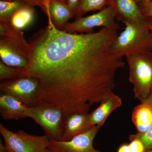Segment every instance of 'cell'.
<instances>
[{
	"label": "cell",
	"instance_id": "6da1fadb",
	"mask_svg": "<svg viewBox=\"0 0 152 152\" xmlns=\"http://www.w3.org/2000/svg\"><path fill=\"white\" fill-rule=\"evenodd\" d=\"M46 14L48 25L29 40V62L20 77L39 82L34 106L56 105L66 117L88 113L93 105L114 93L117 72L124 68L122 57L112 49L118 30L102 28L96 32H66L57 29L48 12Z\"/></svg>",
	"mask_w": 152,
	"mask_h": 152
},
{
	"label": "cell",
	"instance_id": "7a4b0ae2",
	"mask_svg": "<svg viewBox=\"0 0 152 152\" xmlns=\"http://www.w3.org/2000/svg\"><path fill=\"white\" fill-rule=\"evenodd\" d=\"M124 30L117 37L113 51L118 56L152 51V35L144 22L124 21Z\"/></svg>",
	"mask_w": 152,
	"mask_h": 152
},
{
	"label": "cell",
	"instance_id": "3957f363",
	"mask_svg": "<svg viewBox=\"0 0 152 152\" xmlns=\"http://www.w3.org/2000/svg\"><path fill=\"white\" fill-rule=\"evenodd\" d=\"M126 58L134 96L141 102L146 98L152 86V52L129 55Z\"/></svg>",
	"mask_w": 152,
	"mask_h": 152
},
{
	"label": "cell",
	"instance_id": "277c9868",
	"mask_svg": "<svg viewBox=\"0 0 152 152\" xmlns=\"http://www.w3.org/2000/svg\"><path fill=\"white\" fill-rule=\"evenodd\" d=\"M28 118L43 130L45 135L50 140L60 141L66 118L61 108L53 104H39L28 107Z\"/></svg>",
	"mask_w": 152,
	"mask_h": 152
},
{
	"label": "cell",
	"instance_id": "5b68a950",
	"mask_svg": "<svg viewBox=\"0 0 152 152\" xmlns=\"http://www.w3.org/2000/svg\"><path fill=\"white\" fill-rule=\"evenodd\" d=\"M29 43L23 32L10 37L0 36L1 61L7 65L25 68L29 62L31 56Z\"/></svg>",
	"mask_w": 152,
	"mask_h": 152
},
{
	"label": "cell",
	"instance_id": "8992f818",
	"mask_svg": "<svg viewBox=\"0 0 152 152\" xmlns=\"http://www.w3.org/2000/svg\"><path fill=\"white\" fill-rule=\"evenodd\" d=\"M0 134L8 152H43L50 140L46 136L35 135L20 130L14 132L0 124Z\"/></svg>",
	"mask_w": 152,
	"mask_h": 152
},
{
	"label": "cell",
	"instance_id": "52a82bcc",
	"mask_svg": "<svg viewBox=\"0 0 152 152\" xmlns=\"http://www.w3.org/2000/svg\"><path fill=\"white\" fill-rule=\"evenodd\" d=\"M116 17L115 9L110 4L96 13L78 17L74 22L68 23L62 30L69 33H88L92 32L94 28L99 27L118 30L120 27L115 20Z\"/></svg>",
	"mask_w": 152,
	"mask_h": 152
},
{
	"label": "cell",
	"instance_id": "ba28073f",
	"mask_svg": "<svg viewBox=\"0 0 152 152\" xmlns=\"http://www.w3.org/2000/svg\"><path fill=\"white\" fill-rule=\"evenodd\" d=\"M39 90L37 80L30 77H23L2 81L0 90L17 98L28 107H32Z\"/></svg>",
	"mask_w": 152,
	"mask_h": 152
},
{
	"label": "cell",
	"instance_id": "9c48e42d",
	"mask_svg": "<svg viewBox=\"0 0 152 152\" xmlns=\"http://www.w3.org/2000/svg\"><path fill=\"white\" fill-rule=\"evenodd\" d=\"M101 127L93 126L68 141L50 140L48 148L54 152H102L93 145V142Z\"/></svg>",
	"mask_w": 152,
	"mask_h": 152
},
{
	"label": "cell",
	"instance_id": "30bf717a",
	"mask_svg": "<svg viewBox=\"0 0 152 152\" xmlns=\"http://www.w3.org/2000/svg\"><path fill=\"white\" fill-rule=\"evenodd\" d=\"M28 107L10 94L0 96V114L3 120H18L28 118Z\"/></svg>",
	"mask_w": 152,
	"mask_h": 152
},
{
	"label": "cell",
	"instance_id": "8fae6325",
	"mask_svg": "<svg viewBox=\"0 0 152 152\" xmlns=\"http://www.w3.org/2000/svg\"><path fill=\"white\" fill-rule=\"evenodd\" d=\"M122 104V100L119 96L113 93L108 98L103 101L96 110L89 114V127L94 126H103L109 116Z\"/></svg>",
	"mask_w": 152,
	"mask_h": 152
},
{
	"label": "cell",
	"instance_id": "7c38bea8",
	"mask_svg": "<svg viewBox=\"0 0 152 152\" xmlns=\"http://www.w3.org/2000/svg\"><path fill=\"white\" fill-rule=\"evenodd\" d=\"M43 10L48 12L53 23L60 30H62L68 20L75 15L66 3L57 0H45Z\"/></svg>",
	"mask_w": 152,
	"mask_h": 152
},
{
	"label": "cell",
	"instance_id": "4fadbf2b",
	"mask_svg": "<svg viewBox=\"0 0 152 152\" xmlns=\"http://www.w3.org/2000/svg\"><path fill=\"white\" fill-rule=\"evenodd\" d=\"M88 113H75L66 117L60 141H68L91 127L88 125Z\"/></svg>",
	"mask_w": 152,
	"mask_h": 152
},
{
	"label": "cell",
	"instance_id": "5bb4252c",
	"mask_svg": "<svg viewBox=\"0 0 152 152\" xmlns=\"http://www.w3.org/2000/svg\"><path fill=\"white\" fill-rule=\"evenodd\" d=\"M136 0H113L111 4L115 9L117 17L121 21H144L145 17L142 13Z\"/></svg>",
	"mask_w": 152,
	"mask_h": 152
},
{
	"label": "cell",
	"instance_id": "9a60e30c",
	"mask_svg": "<svg viewBox=\"0 0 152 152\" xmlns=\"http://www.w3.org/2000/svg\"><path fill=\"white\" fill-rule=\"evenodd\" d=\"M132 121L137 132L143 133L152 126V106L141 103L133 109Z\"/></svg>",
	"mask_w": 152,
	"mask_h": 152
},
{
	"label": "cell",
	"instance_id": "2e32d148",
	"mask_svg": "<svg viewBox=\"0 0 152 152\" xmlns=\"http://www.w3.org/2000/svg\"><path fill=\"white\" fill-rule=\"evenodd\" d=\"M34 10L31 6L26 4L17 10L11 18L10 23L18 29H23L32 23Z\"/></svg>",
	"mask_w": 152,
	"mask_h": 152
},
{
	"label": "cell",
	"instance_id": "e0dca14e",
	"mask_svg": "<svg viewBox=\"0 0 152 152\" xmlns=\"http://www.w3.org/2000/svg\"><path fill=\"white\" fill-rule=\"evenodd\" d=\"M113 0H80L76 12L78 17H82L88 12L104 9L110 4Z\"/></svg>",
	"mask_w": 152,
	"mask_h": 152
},
{
	"label": "cell",
	"instance_id": "ac0fdd59",
	"mask_svg": "<svg viewBox=\"0 0 152 152\" xmlns=\"http://www.w3.org/2000/svg\"><path fill=\"white\" fill-rule=\"evenodd\" d=\"M27 4L20 1H0V22H10L14 13L23 6ZM28 5V4H27Z\"/></svg>",
	"mask_w": 152,
	"mask_h": 152
},
{
	"label": "cell",
	"instance_id": "d6986e66",
	"mask_svg": "<svg viewBox=\"0 0 152 152\" xmlns=\"http://www.w3.org/2000/svg\"><path fill=\"white\" fill-rule=\"evenodd\" d=\"M24 69L10 66L0 61V80L2 81L20 77Z\"/></svg>",
	"mask_w": 152,
	"mask_h": 152
},
{
	"label": "cell",
	"instance_id": "ffe728a7",
	"mask_svg": "<svg viewBox=\"0 0 152 152\" xmlns=\"http://www.w3.org/2000/svg\"><path fill=\"white\" fill-rule=\"evenodd\" d=\"M137 139L140 140L144 144L146 150L147 151L152 150V126L145 132L139 133L131 134L129 136V140Z\"/></svg>",
	"mask_w": 152,
	"mask_h": 152
},
{
	"label": "cell",
	"instance_id": "44dd1931",
	"mask_svg": "<svg viewBox=\"0 0 152 152\" xmlns=\"http://www.w3.org/2000/svg\"><path fill=\"white\" fill-rule=\"evenodd\" d=\"M129 144L132 152H146L144 144L140 140L133 139L130 140Z\"/></svg>",
	"mask_w": 152,
	"mask_h": 152
},
{
	"label": "cell",
	"instance_id": "7402d4cb",
	"mask_svg": "<svg viewBox=\"0 0 152 152\" xmlns=\"http://www.w3.org/2000/svg\"><path fill=\"white\" fill-rule=\"evenodd\" d=\"M140 7L144 17H152V1L145 2L142 0Z\"/></svg>",
	"mask_w": 152,
	"mask_h": 152
},
{
	"label": "cell",
	"instance_id": "603a6c76",
	"mask_svg": "<svg viewBox=\"0 0 152 152\" xmlns=\"http://www.w3.org/2000/svg\"><path fill=\"white\" fill-rule=\"evenodd\" d=\"M4 1H22L26 3L27 4L31 6V7H34L38 6V7H40L43 10V8L44 1H45V0H4Z\"/></svg>",
	"mask_w": 152,
	"mask_h": 152
},
{
	"label": "cell",
	"instance_id": "cb8c5ba5",
	"mask_svg": "<svg viewBox=\"0 0 152 152\" xmlns=\"http://www.w3.org/2000/svg\"><path fill=\"white\" fill-rule=\"evenodd\" d=\"M67 4L73 12L76 13L80 0H66Z\"/></svg>",
	"mask_w": 152,
	"mask_h": 152
},
{
	"label": "cell",
	"instance_id": "d4e9b609",
	"mask_svg": "<svg viewBox=\"0 0 152 152\" xmlns=\"http://www.w3.org/2000/svg\"><path fill=\"white\" fill-rule=\"evenodd\" d=\"M141 103H144L148 104L152 106V86L150 90V92L145 99L141 102Z\"/></svg>",
	"mask_w": 152,
	"mask_h": 152
},
{
	"label": "cell",
	"instance_id": "484cf974",
	"mask_svg": "<svg viewBox=\"0 0 152 152\" xmlns=\"http://www.w3.org/2000/svg\"><path fill=\"white\" fill-rule=\"evenodd\" d=\"M117 152H132L129 144H124L120 146Z\"/></svg>",
	"mask_w": 152,
	"mask_h": 152
},
{
	"label": "cell",
	"instance_id": "4316f807",
	"mask_svg": "<svg viewBox=\"0 0 152 152\" xmlns=\"http://www.w3.org/2000/svg\"><path fill=\"white\" fill-rule=\"evenodd\" d=\"M144 23L151 31H152V17H145Z\"/></svg>",
	"mask_w": 152,
	"mask_h": 152
},
{
	"label": "cell",
	"instance_id": "83f0119b",
	"mask_svg": "<svg viewBox=\"0 0 152 152\" xmlns=\"http://www.w3.org/2000/svg\"><path fill=\"white\" fill-rule=\"evenodd\" d=\"M0 152H8L4 144H3L1 139L0 140Z\"/></svg>",
	"mask_w": 152,
	"mask_h": 152
},
{
	"label": "cell",
	"instance_id": "f1b7e54d",
	"mask_svg": "<svg viewBox=\"0 0 152 152\" xmlns=\"http://www.w3.org/2000/svg\"><path fill=\"white\" fill-rule=\"evenodd\" d=\"M43 152H54L53 151H52L49 148H48L46 149Z\"/></svg>",
	"mask_w": 152,
	"mask_h": 152
},
{
	"label": "cell",
	"instance_id": "f546056e",
	"mask_svg": "<svg viewBox=\"0 0 152 152\" xmlns=\"http://www.w3.org/2000/svg\"><path fill=\"white\" fill-rule=\"evenodd\" d=\"M57 1H59L61 2L66 3V0H57Z\"/></svg>",
	"mask_w": 152,
	"mask_h": 152
},
{
	"label": "cell",
	"instance_id": "4dcf8cb0",
	"mask_svg": "<svg viewBox=\"0 0 152 152\" xmlns=\"http://www.w3.org/2000/svg\"><path fill=\"white\" fill-rule=\"evenodd\" d=\"M145 2H149L151 1L152 0H143Z\"/></svg>",
	"mask_w": 152,
	"mask_h": 152
},
{
	"label": "cell",
	"instance_id": "1f68e13d",
	"mask_svg": "<svg viewBox=\"0 0 152 152\" xmlns=\"http://www.w3.org/2000/svg\"><path fill=\"white\" fill-rule=\"evenodd\" d=\"M142 0H136V1L137 3H141V2Z\"/></svg>",
	"mask_w": 152,
	"mask_h": 152
},
{
	"label": "cell",
	"instance_id": "d6a6232c",
	"mask_svg": "<svg viewBox=\"0 0 152 152\" xmlns=\"http://www.w3.org/2000/svg\"><path fill=\"white\" fill-rule=\"evenodd\" d=\"M146 152H152V150H151V151H147Z\"/></svg>",
	"mask_w": 152,
	"mask_h": 152
},
{
	"label": "cell",
	"instance_id": "836d02e7",
	"mask_svg": "<svg viewBox=\"0 0 152 152\" xmlns=\"http://www.w3.org/2000/svg\"><path fill=\"white\" fill-rule=\"evenodd\" d=\"M151 34H152V31H151Z\"/></svg>",
	"mask_w": 152,
	"mask_h": 152
}]
</instances>
